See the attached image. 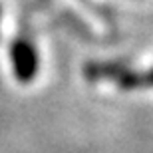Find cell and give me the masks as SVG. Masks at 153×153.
<instances>
[{
  "mask_svg": "<svg viewBox=\"0 0 153 153\" xmlns=\"http://www.w3.org/2000/svg\"><path fill=\"white\" fill-rule=\"evenodd\" d=\"M147 82H149V84H153V72H151V74H149V78H147Z\"/></svg>",
  "mask_w": 153,
  "mask_h": 153,
  "instance_id": "1",
  "label": "cell"
}]
</instances>
